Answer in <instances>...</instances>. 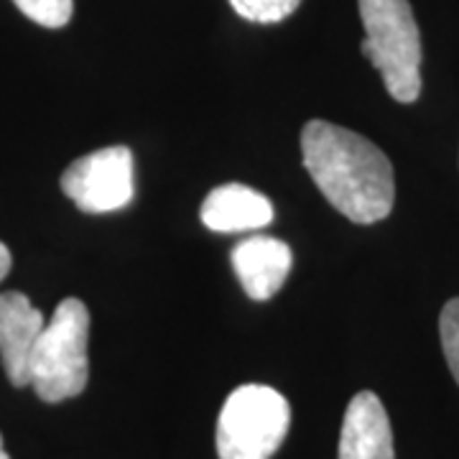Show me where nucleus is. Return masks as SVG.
Wrapping results in <instances>:
<instances>
[{"instance_id": "1", "label": "nucleus", "mask_w": 459, "mask_h": 459, "mask_svg": "<svg viewBox=\"0 0 459 459\" xmlns=\"http://www.w3.org/2000/svg\"><path fill=\"white\" fill-rule=\"evenodd\" d=\"M301 159L316 189L350 222L376 225L394 210V166L360 133L309 120L301 131Z\"/></svg>"}, {"instance_id": "2", "label": "nucleus", "mask_w": 459, "mask_h": 459, "mask_svg": "<svg viewBox=\"0 0 459 459\" xmlns=\"http://www.w3.org/2000/svg\"><path fill=\"white\" fill-rule=\"evenodd\" d=\"M90 312L84 301L69 296L59 301L31 347L29 377L44 403H62L84 394L90 380Z\"/></svg>"}, {"instance_id": "3", "label": "nucleus", "mask_w": 459, "mask_h": 459, "mask_svg": "<svg viewBox=\"0 0 459 459\" xmlns=\"http://www.w3.org/2000/svg\"><path fill=\"white\" fill-rule=\"evenodd\" d=\"M365 26L362 54L383 77L395 102L411 105L421 95V33L409 0H358Z\"/></svg>"}, {"instance_id": "4", "label": "nucleus", "mask_w": 459, "mask_h": 459, "mask_svg": "<svg viewBox=\"0 0 459 459\" xmlns=\"http://www.w3.org/2000/svg\"><path fill=\"white\" fill-rule=\"evenodd\" d=\"M289 401L271 385L247 383L228 395L217 419V457L271 459L289 434Z\"/></svg>"}, {"instance_id": "5", "label": "nucleus", "mask_w": 459, "mask_h": 459, "mask_svg": "<svg viewBox=\"0 0 459 459\" xmlns=\"http://www.w3.org/2000/svg\"><path fill=\"white\" fill-rule=\"evenodd\" d=\"M59 184L82 212L105 214L123 210L135 197L131 148L108 146L92 151L66 166Z\"/></svg>"}, {"instance_id": "6", "label": "nucleus", "mask_w": 459, "mask_h": 459, "mask_svg": "<svg viewBox=\"0 0 459 459\" xmlns=\"http://www.w3.org/2000/svg\"><path fill=\"white\" fill-rule=\"evenodd\" d=\"M47 319L41 309H36L29 296L21 291H3L0 294V358L5 376L13 388H26L31 347L44 329Z\"/></svg>"}, {"instance_id": "7", "label": "nucleus", "mask_w": 459, "mask_h": 459, "mask_svg": "<svg viewBox=\"0 0 459 459\" xmlns=\"http://www.w3.org/2000/svg\"><path fill=\"white\" fill-rule=\"evenodd\" d=\"M337 459H395L391 421L373 391L355 395L344 411Z\"/></svg>"}, {"instance_id": "8", "label": "nucleus", "mask_w": 459, "mask_h": 459, "mask_svg": "<svg viewBox=\"0 0 459 459\" xmlns=\"http://www.w3.org/2000/svg\"><path fill=\"white\" fill-rule=\"evenodd\" d=\"M232 268L250 299L268 301L286 283L291 271V247L279 238L250 235L232 247Z\"/></svg>"}, {"instance_id": "9", "label": "nucleus", "mask_w": 459, "mask_h": 459, "mask_svg": "<svg viewBox=\"0 0 459 459\" xmlns=\"http://www.w3.org/2000/svg\"><path fill=\"white\" fill-rule=\"evenodd\" d=\"M202 222L212 232H253L271 225V199L246 184H222L202 204Z\"/></svg>"}, {"instance_id": "10", "label": "nucleus", "mask_w": 459, "mask_h": 459, "mask_svg": "<svg viewBox=\"0 0 459 459\" xmlns=\"http://www.w3.org/2000/svg\"><path fill=\"white\" fill-rule=\"evenodd\" d=\"M16 8L44 29H62L74 13V0H13Z\"/></svg>"}, {"instance_id": "11", "label": "nucleus", "mask_w": 459, "mask_h": 459, "mask_svg": "<svg viewBox=\"0 0 459 459\" xmlns=\"http://www.w3.org/2000/svg\"><path fill=\"white\" fill-rule=\"evenodd\" d=\"M230 5L250 23H281L301 5V0H230Z\"/></svg>"}, {"instance_id": "12", "label": "nucleus", "mask_w": 459, "mask_h": 459, "mask_svg": "<svg viewBox=\"0 0 459 459\" xmlns=\"http://www.w3.org/2000/svg\"><path fill=\"white\" fill-rule=\"evenodd\" d=\"M439 337L446 365L459 385V299L446 301L439 316Z\"/></svg>"}, {"instance_id": "13", "label": "nucleus", "mask_w": 459, "mask_h": 459, "mask_svg": "<svg viewBox=\"0 0 459 459\" xmlns=\"http://www.w3.org/2000/svg\"><path fill=\"white\" fill-rule=\"evenodd\" d=\"M11 265H13V255H11V250H8L5 243H0V281L11 273Z\"/></svg>"}, {"instance_id": "14", "label": "nucleus", "mask_w": 459, "mask_h": 459, "mask_svg": "<svg viewBox=\"0 0 459 459\" xmlns=\"http://www.w3.org/2000/svg\"><path fill=\"white\" fill-rule=\"evenodd\" d=\"M0 459H11L8 452H5V446H3V434H0Z\"/></svg>"}]
</instances>
